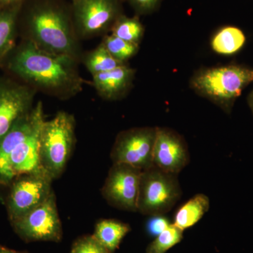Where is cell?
Masks as SVG:
<instances>
[{"instance_id": "obj_22", "label": "cell", "mask_w": 253, "mask_h": 253, "mask_svg": "<svg viewBox=\"0 0 253 253\" xmlns=\"http://www.w3.org/2000/svg\"><path fill=\"white\" fill-rule=\"evenodd\" d=\"M183 239V231L172 224L166 230L155 238L148 246L146 253H166Z\"/></svg>"}, {"instance_id": "obj_23", "label": "cell", "mask_w": 253, "mask_h": 253, "mask_svg": "<svg viewBox=\"0 0 253 253\" xmlns=\"http://www.w3.org/2000/svg\"><path fill=\"white\" fill-rule=\"evenodd\" d=\"M70 253H109L93 235L82 236L73 243Z\"/></svg>"}, {"instance_id": "obj_15", "label": "cell", "mask_w": 253, "mask_h": 253, "mask_svg": "<svg viewBox=\"0 0 253 253\" xmlns=\"http://www.w3.org/2000/svg\"><path fill=\"white\" fill-rule=\"evenodd\" d=\"M130 231V226L126 223L116 219H102L96 224L93 236L109 253H113Z\"/></svg>"}, {"instance_id": "obj_19", "label": "cell", "mask_w": 253, "mask_h": 253, "mask_svg": "<svg viewBox=\"0 0 253 253\" xmlns=\"http://www.w3.org/2000/svg\"><path fill=\"white\" fill-rule=\"evenodd\" d=\"M83 63L92 76L107 72L126 64L114 59L102 43L83 58Z\"/></svg>"}, {"instance_id": "obj_27", "label": "cell", "mask_w": 253, "mask_h": 253, "mask_svg": "<svg viewBox=\"0 0 253 253\" xmlns=\"http://www.w3.org/2000/svg\"><path fill=\"white\" fill-rule=\"evenodd\" d=\"M0 253H28L27 252H21V251H16L14 250H11L5 248L4 246H0Z\"/></svg>"}, {"instance_id": "obj_16", "label": "cell", "mask_w": 253, "mask_h": 253, "mask_svg": "<svg viewBox=\"0 0 253 253\" xmlns=\"http://www.w3.org/2000/svg\"><path fill=\"white\" fill-rule=\"evenodd\" d=\"M209 208L210 199L206 195H195L176 211L173 224L184 231L197 224Z\"/></svg>"}, {"instance_id": "obj_8", "label": "cell", "mask_w": 253, "mask_h": 253, "mask_svg": "<svg viewBox=\"0 0 253 253\" xmlns=\"http://www.w3.org/2000/svg\"><path fill=\"white\" fill-rule=\"evenodd\" d=\"M156 127L133 128L123 131L111 150L113 163L129 165L144 171L153 166Z\"/></svg>"}, {"instance_id": "obj_3", "label": "cell", "mask_w": 253, "mask_h": 253, "mask_svg": "<svg viewBox=\"0 0 253 253\" xmlns=\"http://www.w3.org/2000/svg\"><path fill=\"white\" fill-rule=\"evenodd\" d=\"M28 40L41 49L69 56L79 61L81 49L74 24L66 13L56 5L36 6L28 21Z\"/></svg>"}, {"instance_id": "obj_11", "label": "cell", "mask_w": 253, "mask_h": 253, "mask_svg": "<svg viewBox=\"0 0 253 253\" xmlns=\"http://www.w3.org/2000/svg\"><path fill=\"white\" fill-rule=\"evenodd\" d=\"M141 172L129 165L113 163L101 189L108 204L122 211L137 212Z\"/></svg>"}, {"instance_id": "obj_24", "label": "cell", "mask_w": 253, "mask_h": 253, "mask_svg": "<svg viewBox=\"0 0 253 253\" xmlns=\"http://www.w3.org/2000/svg\"><path fill=\"white\" fill-rule=\"evenodd\" d=\"M170 221L163 214L151 216L146 224V232L150 236L156 238L171 225Z\"/></svg>"}, {"instance_id": "obj_6", "label": "cell", "mask_w": 253, "mask_h": 253, "mask_svg": "<svg viewBox=\"0 0 253 253\" xmlns=\"http://www.w3.org/2000/svg\"><path fill=\"white\" fill-rule=\"evenodd\" d=\"M181 194L177 175L151 166L141 172L137 212L144 215H164L181 199Z\"/></svg>"}, {"instance_id": "obj_26", "label": "cell", "mask_w": 253, "mask_h": 253, "mask_svg": "<svg viewBox=\"0 0 253 253\" xmlns=\"http://www.w3.org/2000/svg\"><path fill=\"white\" fill-rule=\"evenodd\" d=\"M21 0H0V9L9 7L11 5L16 4Z\"/></svg>"}, {"instance_id": "obj_12", "label": "cell", "mask_w": 253, "mask_h": 253, "mask_svg": "<svg viewBox=\"0 0 253 253\" xmlns=\"http://www.w3.org/2000/svg\"><path fill=\"white\" fill-rule=\"evenodd\" d=\"M36 92L24 83L0 77V139L31 111Z\"/></svg>"}, {"instance_id": "obj_7", "label": "cell", "mask_w": 253, "mask_h": 253, "mask_svg": "<svg viewBox=\"0 0 253 253\" xmlns=\"http://www.w3.org/2000/svg\"><path fill=\"white\" fill-rule=\"evenodd\" d=\"M11 224L16 234L27 243H58L62 240V224L54 192L44 202Z\"/></svg>"}, {"instance_id": "obj_17", "label": "cell", "mask_w": 253, "mask_h": 253, "mask_svg": "<svg viewBox=\"0 0 253 253\" xmlns=\"http://www.w3.org/2000/svg\"><path fill=\"white\" fill-rule=\"evenodd\" d=\"M18 6L0 9V65L15 46Z\"/></svg>"}, {"instance_id": "obj_25", "label": "cell", "mask_w": 253, "mask_h": 253, "mask_svg": "<svg viewBox=\"0 0 253 253\" xmlns=\"http://www.w3.org/2000/svg\"><path fill=\"white\" fill-rule=\"evenodd\" d=\"M159 0H129L131 6L141 14H147L156 9Z\"/></svg>"}, {"instance_id": "obj_14", "label": "cell", "mask_w": 253, "mask_h": 253, "mask_svg": "<svg viewBox=\"0 0 253 253\" xmlns=\"http://www.w3.org/2000/svg\"><path fill=\"white\" fill-rule=\"evenodd\" d=\"M134 76V70L125 64L92 76V84L101 98L116 100L122 97L129 89Z\"/></svg>"}, {"instance_id": "obj_18", "label": "cell", "mask_w": 253, "mask_h": 253, "mask_svg": "<svg viewBox=\"0 0 253 253\" xmlns=\"http://www.w3.org/2000/svg\"><path fill=\"white\" fill-rule=\"evenodd\" d=\"M246 42L244 32L234 26L221 28L214 36L212 47L218 54L231 55L239 51Z\"/></svg>"}, {"instance_id": "obj_9", "label": "cell", "mask_w": 253, "mask_h": 253, "mask_svg": "<svg viewBox=\"0 0 253 253\" xmlns=\"http://www.w3.org/2000/svg\"><path fill=\"white\" fill-rule=\"evenodd\" d=\"M74 27L79 38L107 31L121 14L120 0H73Z\"/></svg>"}, {"instance_id": "obj_10", "label": "cell", "mask_w": 253, "mask_h": 253, "mask_svg": "<svg viewBox=\"0 0 253 253\" xmlns=\"http://www.w3.org/2000/svg\"><path fill=\"white\" fill-rule=\"evenodd\" d=\"M52 179L45 172L31 173L12 181L7 210L11 222L30 212L52 194Z\"/></svg>"}, {"instance_id": "obj_28", "label": "cell", "mask_w": 253, "mask_h": 253, "mask_svg": "<svg viewBox=\"0 0 253 253\" xmlns=\"http://www.w3.org/2000/svg\"><path fill=\"white\" fill-rule=\"evenodd\" d=\"M248 102H249L250 108H251L253 114V89L251 91V94H249Z\"/></svg>"}, {"instance_id": "obj_21", "label": "cell", "mask_w": 253, "mask_h": 253, "mask_svg": "<svg viewBox=\"0 0 253 253\" xmlns=\"http://www.w3.org/2000/svg\"><path fill=\"white\" fill-rule=\"evenodd\" d=\"M101 43L114 59L123 63L133 57L139 50L138 44L123 41L112 34L105 36Z\"/></svg>"}, {"instance_id": "obj_4", "label": "cell", "mask_w": 253, "mask_h": 253, "mask_svg": "<svg viewBox=\"0 0 253 253\" xmlns=\"http://www.w3.org/2000/svg\"><path fill=\"white\" fill-rule=\"evenodd\" d=\"M76 119L71 113L59 111L52 119L44 121L39 138L41 167L52 180L66 169L76 143Z\"/></svg>"}, {"instance_id": "obj_13", "label": "cell", "mask_w": 253, "mask_h": 253, "mask_svg": "<svg viewBox=\"0 0 253 253\" xmlns=\"http://www.w3.org/2000/svg\"><path fill=\"white\" fill-rule=\"evenodd\" d=\"M189 150L179 134L166 128H157L153 166L161 170L178 175L189 164Z\"/></svg>"}, {"instance_id": "obj_2", "label": "cell", "mask_w": 253, "mask_h": 253, "mask_svg": "<svg viewBox=\"0 0 253 253\" xmlns=\"http://www.w3.org/2000/svg\"><path fill=\"white\" fill-rule=\"evenodd\" d=\"M44 121L43 104L38 101L0 139L1 184H11L24 174L45 172L41 167L39 154L40 132Z\"/></svg>"}, {"instance_id": "obj_20", "label": "cell", "mask_w": 253, "mask_h": 253, "mask_svg": "<svg viewBox=\"0 0 253 253\" xmlns=\"http://www.w3.org/2000/svg\"><path fill=\"white\" fill-rule=\"evenodd\" d=\"M112 35L123 41L138 44L144 34V27L136 17L120 16L111 28Z\"/></svg>"}, {"instance_id": "obj_5", "label": "cell", "mask_w": 253, "mask_h": 253, "mask_svg": "<svg viewBox=\"0 0 253 253\" xmlns=\"http://www.w3.org/2000/svg\"><path fill=\"white\" fill-rule=\"evenodd\" d=\"M253 82L252 68L231 65L201 71L193 78L191 86L224 109H230L245 88Z\"/></svg>"}, {"instance_id": "obj_1", "label": "cell", "mask_w": 253, "mask_h": 253, "mask_svg": "<svg viewBox=\"0 0 253 253\" xmlns=\"http://www.w3.org/2000/svg\"><path fill=\"white\" fill-rule=\"evenodd\" d=\"M78 61L41 49L26 40L13 53L8 69L24 84L59 99H68L83 89Z\"/></svg>"}]
</instances>
